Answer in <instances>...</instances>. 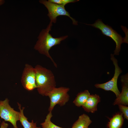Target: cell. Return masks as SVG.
Returning <instances> with one entry per match:
<instances>
[{
  "mask_svg": "<svg viewBox=\"0 0 128 128\" xmlns=\"http://www.w3.org/2000/svg\"><path fill=\"white\" fill-rule=\"evenodd\" d=\"M85 24L99 29L103 35L110 37L115 41L116 44V47L114 51V55H119L121 49V45L122 43H128L127 35L124 38L122 37L120 35L113 29L110 26L104 24L101 19H98L93 24Z\"/></svg>",
  "mask_w": 128,
  "mask_h": 128,
  "instance_id": "obj_3",
  "label": "cell"
},
{
  "mask_svg": "<svg viewBox=\"0 0 128 128\" xmlns=\"http://www.w3.org/2000/svg\"><path fill=\"white\" fill-rule=\"evenodd\" d=\"M122 90L121 93L116 97L113 104L121 105L125 106L128 105V75L127 73L121 77Z\"/></svg>",
  "mask_w": 128,
  "mask_h": 128,
  "instance_id": "obj_9",
  "label": "cell"
},
{
  "mask_svg": "<svg viewBox=\"0 0 128 128\" xmlns=\"http://www.w3.org/2000/svg\"><path fill=\"white\" fill-rule=\"evenodd\" d=\"M5 2V1L4 0H0V6L3 4Z\"/></svg>",
  "mask_w": 128,
  "mask_h": 128,
  "instance_id": "obj_19",
  "label": "cell"
},
{
  "mask_svg": "<svg viewBox=\"0 0 128 128\" xmlns=\"http://www.w3.org/2000/svg\"><path fill=\"white\" fill-rule=\"evenodd\" d=\"M49 1L57 4L63 6L70 3H74L79 1V0H48Z\"/></svg>",
  "mask_w": 128,
  "mask_h": 128,
  "instance_id": "obj_16",
  "label": "cell"
},
{
  "mask_svg": "<svg viewBox=\"0 0 128 128\" xmlns=\"http://www.w3.org/2000/svg\"><path fill=\"white\" fill-rule=\"evenodd\" d=\"M39 2L44 5L47 9L48 12L47 15L52 23H56L58 16L65 15L68 16L72 20L73 25H78V21L71 17L69 12L65 10L64 6L51 2L49 0H40Z\"/></svg>",
  "mask_w": 128,
  "mask_h": 128,
  "instance_id": "obj_5",
  "label": "cell"
},
{
  "mask_svg": "<svg viewBox=\"0 0 128 128\" xmlns=\"http://www.w3.org/2000/svg\"><path fill=\"white\" fill-rule=\"evenodd\" d=\"M89 116L85 114L80 116L73 124L72 128H88L92 123Z\"/></svg>",
  "mask_w": 128,
  "mask_h": 128,
  "instance_id": "obj_13",
  "label": "cell"
},
{
  "mask_svg": "<svg viewBox=\"0 0 128 128\" xmlns=\"http://www.w3.org/2000/svg\"><path fill=\"white\" fill-rule=\"evenodd\" d=\"M114 54H111V59L115 67L114 75L112 78L108 82L102 84H97L95 85L97 88H100L106 91H111L114 93L116 97L120 93L117 85V80L120 74L122 72L121 69L118 65L117 60L114 57Z\"/></svg>",
  "mask_w": 128,
  "mask_h": 128,
  "instance_id": "obj_7",
  "label": "cell"
},
{
  "mask_svg": "<svg viewBox=\"0 0 128 128\" xmlns=\"http://www.w3.org/2000/svg\"><path fill=\"white\" fill-rule=\"evenodd\" d=\"M119 109L120 111L123 115L125 119L128 120V107L126 106L118 105Z\"/></svg>",
  "mask_w": 128,
  "mask_h": 128,
  "instance_id": "obj_17",
  "label": "cell"
},
{
  "mask_svg": "<svg viewBox=\"0 0 128 128\" xmlns=\"http://www.w3.org/2000/svg\"><path fill=\"white\" fill-rule=\"evenodd\" d=\"M88 128H90L88 127Z\"/></svg>",
  "mask_w": 128,
  "mask_h": 128,
  "instance_id": "obj_20",
  "label": "cell"
},
{
  "mask_svg": "<svg viewBox=\"0 0 128 128\" xmlns=\"http://www.w3.org/2000/svg\"><path fill=\"white\" fill-rule=\"evenodd\" d=\"M17 104L20 113L19 121L23 128H41L40 127L37 126L36 123L34 122L33 120H32L31 122H30L28 120L27 118L25 116L24 114L23 110L25 108L23 107L21 109V104L18 102Z\"/></svg>",
  "mask_w": 128,
  "mask_h": 128,
  "instance_id": "obj_12",
  "label": "cell"
},
{
  "mask_svg": "<svg viewBox=\"0 0 128 128\" xmlns=\"http://www.w3.org/2000/svg\"><path fill=\"white\" fill-rule=\"evenodd\" d=\"M36 75L35 68L28 64H26L21 78L22 84L25 89L30 91L37 88Z\"/></svg>",
  "mask_w": 128,
  "mask_h": 128,
  "instance_id": "obj_8",
  "label": "cell"
},
{
  "mask_svg": "<svg viewBox=\"0 0 128 128\" xmlns=\"http://www.w3.org/2000/svg\"><path fill=\"white\" fill-rule=\"evenodd\" d=\"M52 25V23L50 21L46 28L42 30L38 37V40L34 49L40 54L50 58L55 67L57 68V64L50 55L49 51L53 46L60 44L61 41L67 38L68 36L65 35L59 37H53L49 33Z\"/></svg>",
  "mask_w": 128,
  "mask_h": 128,
  "instance_id": "obj_1",
  "label": "cell"
},
{
  "mask_svg": "<svg viewBox=\"0 0 128 128\" xmlns=\"http://www.w3.org/2000/svg\"><path fill=\"white\" fill-rule=\"evenodd\" d=\"M90 95L88 90L79 93L73 101L75 105L78 107L82 106L86 103Z\"/></svg>",
  "mask_w": 128,
  "mask_h": 128,
  "instance_id": "obj_14",
  "label": "cell"
},
{
  "mask_svg": "<svg viewBox=\"0 0 128 128\" xmlns=\"http://www.w3.org/2000/svg\"><path fill=\"white\" fill-rule=\"evenodd\" d=\"M36 82L39 93L43 96L56 87L55 76L51 71L39 65L35 67Z\"/></svg>",
  "mask_w": 128,
  "mask_h": 128,
  "instance_id": "obj_2",
  "label": "cell"
},
{
  "mask_svg": "<svg viewBox=\"0 0 128 128\" xmlns=\"http://www.w3.org/2000/svg\"><path fill=\"white\" fill-rule=\"evenodd\" d=\"M122 114L118 113L109 119L107 124L108 128H121L123 124L124 119Z\"/></svg>",
  "mask_w": 128,
  "mask_h": 128,
  "instance_id": "obj_11",
  "label": "cell"
},
{
  "mask_svg": "<svg viewBox=\"0 0 128 128\" xmlns=\"http://www.w3.org/2000/svg\"><path fill=\"white\" fill-rule=\"evenodd\" d=\"M69 90L68 87H55L46 94L45 96H48L50 100V105L48 110L49 112H52L56 105L63 106L68 101L70 96L68 92Z\"/></svg>",
  "mask_w": 128,
  "mask_h": 128,
  "instance_id": "obj_4",
  "label": "cell"
},
{
  "mask_svg": "<svg viewBox=\"0 0 128 128\" xmlns=\"http://www.w3.org/2000/svg\"><path fill=\"white\" fill-rule=\"evenodd\" d=\"M9 126V124L3 121L1 123L0 125V128H7Z\"/></svg>",
  "mask_w": 128,
  "mask_h": 128,
  "instance_id": "obj_18",
  "label": "cell"
},
{
  "mask_svg": "<svg viewBox=\"0 0 128 128\" xmlns=\"http://www.w3.org/2000/svg\"><path fill=\"white\" fill-rule=\"evenodd\" d=\"M100 101L101 98L98 95H90L82 107L86 112L94 113L97 111V105Z\"/></svg>",
  "mask_w": 128,
  "mask_h": 128,
  "instance_id": "obj_10",
  "label": "cell"
},
{
  "mask_svg": "<svg viewBox=\"0 0 128 128\" xmlns=\"http://www.w3.org/2000/svg\"><path fill=\"white\" fill-rule=\"evenodd\" d=\"M52 116L51 112H50L46 116L44 122L40 124L42 128H63L55 125L52 123L51 119Z\"/></svg>",
  "mask_w": 128,
  "mask_h": 128,
  "instance_id": "obj_15",
  "label": "cell"
},
{
  "mask_svg": "<svg viewBox=\"0 0 128 128\" xmlns=\"http://www.w3.org/2000/svg\"><path fill=\"white\" fill-rule=\"evenodd\" d=\"M8 98L3 101H0V117L4 119L5 121L11 123L14 128H18L17 122L19 121L20 112L14 110L9 104Z\"/></svg>",
  "mask_w": 128,
  "mask_h": 128,
  "instance_id": "obj_6",
  "label": "cell"
}]
</instances>
